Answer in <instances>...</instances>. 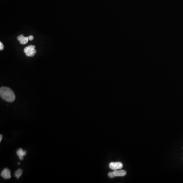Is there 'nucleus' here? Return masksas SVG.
<instances>
[{
    "mask_svg": "<svg viewBox=\"0 0 183 183\" xmlns=\"http://www.w3.org/2000/svg\"><path fill=\"white\" fill-rule=\"evenodd\" d=\"M26 151H25L22 148H19L17 151L16 154L18 155V157L20 160H23V157L26 155Z\"/></svg>",
    "mask_w": 183,
    "mask_h": 183,
    "instance_id": "nucleus-7",
    "label": "nucleus"
},
{
    "mask_svg": "<svg viewBox=\"0 0 183 183\" xmlns=\"http://www.w3.org/2000/svg\"><path fill=\"white\" fill-rule=\"evenodd\" d=\"M22 173V170L21 169H18V170H16V172H15V176L17 179H19Z\"/></svg>",
    "mask_w": 183,
    "mask_h": 183,
    "instance_id": "nucleus-8",
    "label": "nucleus"
},
{
    "mask_svg": "<svg viewBox=\"0 0 183 183\" xmlns=\"http://www.w3.org/2000/svg\"><path fill=\"white\" fill-rule=\"evenodd\" d=\"M113 173L115 174V177H124L126 176V172L125 170L123 169H118V170H115L113 172Z\"/></svg>",
    "mask_w": 183,
    "mask_h": 183,
    "instance_id": "nucleus-5",
    "label": "nucleus"
},
{
    "mask_svg": "<svg viewBox=\"0 0 183 183\" xmlns=\"http://www.w3.org/2000/svg\"><path fill=\"white\" fill-rule=\"evenodd\" d=\"M4 48L3 44L2 43V42H0V51H3Z\"/></svg>",
    "mask_w": 183,
    "mask_h": 183,
    "instance_id": "nucleus-10",
    "label": "nucleus"
},
{
    "mask_svg": "<svg viewBox=\"0 0 183 183\" xmlns=\"http://www.w3.org/2000/svg\"><path fill=\"white\" fill-rule=\"evenodd\" d=\"M2 138H3V136H2V135H0V142L2 141Z\"/></svg>",
    "mask_w": 183,
    "mask_h": 183,
    "instance_id": "nucleus-12",
    "label": "nucleus"
},
{
    "mask_svg": "<svg viewBox=\"0 0 183 183\" xmlns=\"http://www.w3.org/2000/svg\"><path fill=\"white\" fill-rule=\"evenodd\" d=\"M18 40L19 41L21 44L24 45V44H26L28 43V41L29 39L28 37H25L23 36V35H21L18 37Z\"/></svg>",
    "mask_w": 183,
    "mask_h": 183,
    "instance_id": "nucleus-6",
    "label": "nucleus"
},
{
    "mask_svg": "<svg viewBox=\"0 0 183 183\" xmlns=\"http://www.w3.org/2000/svg\"><path fill=\"white\" fill-rule=\"evenodd\" d=\"M35 48V45H30L24 49V52L28 57H33L36 53V51Z\"/></svg>",
    "mask_w": 183,
    "mask_h": 183,
    "instance_id": "nucleus-2",
    "label": "nucleus"
},
{
    "mask_svg": "<svg viewBox=\"0 0 183 183\" xmlns=\"http://www.w3.org/2000/svg\"><path fill=\"white\" fill-rule=\"evenodd\" d=\"M28 38H29V39L30 41L33 40L34 39L33 36H32V35L28 37Z\"/></svg>",
    "mask_w": 183,
    "mask_h": 183,
    "instance_id": "nucleus-11",
    "label": "nucleus"
},
{
    "mask_svg": "<svg viewBox=\"0 0 183 183\" xmlns=\"http://www.w3.org/2000/svg\"><path fill=\"white\" fill-rule=\"evenodd\" d=\"M0 96L3 100L8 102H12L15 100V95L13 91L6 87H1Z\"/></svg>",
    "mask_w": 183,
    "mask_h": 183,
    "instance_id": "nucleus-1",
    "label": "nucleus"
},
{
    "mask_svg": "<svg viewBox=\"0 0 183 183\" xmlns=\"http://www.w3.org/2000/svg\"><path fill=\"white\" fill-rule=\"evenodd\" d=\"M20 164V163H18V165H19Z\"/></svg>",
    "mask_w": 183,
    "mask_h": 183,
    "instance_id": "nucleus-13",
    "label": "nucleus"
},
{
    "mask_svg": "<svg viewBox=\"0 0 183 183\" xmlns=\"http://www.w3.org/2000/svg\"><path fill=\"white\" fill-rule=\"evenodd\" d=\"M10 171L8 169H5L2 172L1 175L5 179H9L11 178V176L10 174Z\"/></svg>",
    "mask_w": 183,
    "mask_h": 183,
    "instance_id": "nucleus-4",
    "label": "nucleus"
},
{
    "mask_svg": "<svg viewBox=\"0 0 183 183\" xmlns=\"http://www.w3.org/2000/svg\"><path fill=\"white\" fill-rule=\"evenodd\" d=\"M109 167L112 170H118L122 169L123 167V165L120 162H111L109 163Z\"/></svg>",
    "mask_w": 183,
    "mask_h": 183,
    "instance_id": "nucleus-3",
    "label": "nucleus"
},
{
    "mask_svg": "<svg viewBox=\"0 0 183 183\" xmlns=\"http://www.w3.org/2000/svg\"><path fill=\"white\" fill-rule=\"evenodd\" d=\"M108 176L110 178H113V177H116L113 172H110V173H108Z\"/></svg>",
    "mask_w": 183,
    "mask_h": 183,
    "instance_id": "nucleus-9",
    "label": "nucleus"
}]
</instances>
